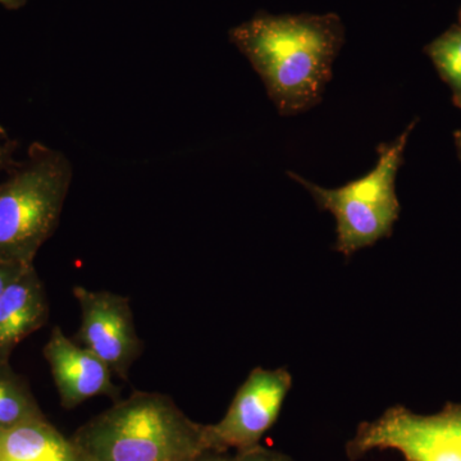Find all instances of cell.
<instances>
[{"label": "cell", "instance_id": "cell-1", "mask_svg": "<svg viewBox=\"0 0 461 461\" xmlns=\"http://www.w3.org/2000/svg\"><path fill=\"white\" fill-rule=\"evenodd\" d=\"M229 38L262 78L278 113L288 117L320 104L345 44V26L336 14L262 11L232 27Z\"/></svg>", "mask_w": 461, "mask_h": 461}, {"label": "cell", "instance_id": "cell-2", "mask_svg": "<svg viewBox=\"0 0 461 461\" xmlns=\"http://www.w3.org/2000/svg\"><path fill=\"white\" fill-rule=\"evenodd\" d=\"M84 461H209L205 424L191 420L171 396L135 391L76 430Z\"/></svg>", "mask_w": 461, "mask_h": 461}, {"label": "cell", "instance_id": "cell-3", "mask_svg": "<svg viewBox=\"0 0 461 461\" xmlns=\"http://www.w3.org/2000/svg\"><path fill=\"white\" fill-rule=\"evenodd\" d=\"M72 181L65 154L33 142L0 184V262L33 266L59 223Z\"/></svg>", "mask_w": 461, "mask_h": 461}, {"label": "cell", "instance_id": "cell-4", "mask_svg": "<svg viewBox=\"0 0 461 461\" xmlns=\"http://www.w3.org/2000/svg\"><path fill=\"white\" fill-rule=\"evenodd\" d=\"M417 123L418 118L395 140L378 145L375 168L339 189H324L296 173L287 172L288 177L311 193L318 208L330 212L336 218L335 249L342 256L351 257L393 235L402 212L396 195L397 172L402 166L403 151Z\"/></svg>", "mask_w": 461, "mask_h": 461}, {"label": "cell", "instance_id": "cell-5", "mask_svg": "<svg viewBox=\"0 0 461 461\" xmlns=\"http://www.w3.org/2000/svg\"><path fill=\"white\" fill-rule=\"evenodd\" d=\"M393 450L406 461H461V403L420 415L393 406L378 420L363 421L346 445L350 460L372 451Z\"/></svg>", "mask_w": 461, "mask_h": 461}, {"label": "cell", "instance_id": "cell-6", "mask_svg": "<svg viewBox=\"0 0 461 461\" xmlns=\"http://www.w3.org/2000/svg\"><path fill=\"white\" fill-rule=\"evenodd\" d=\"M293 386L286 369L254 368L240 386L222 420L205 424V436L212 453L257 447L275 426L285 400Z\"/></svg>", "mask_w": 461, "mask_h": 461}, {"label": "cell", "instance_id": "cell-7", "mask_svg": "<svg viewBox=\"0 0 461 461\" xmlns=\"http://www.w3.org/2000/svg\"><path fill=\"white\" fill-rule=\"evenodd\" d=\"M72 293L81 312L75 341L107 364L112 373L127 381L133 364L144 351L130 300L111 291H94L84 286H75Z\"/></svg>", "mask_w": 461, "mask_h": 461}, {"label": "cell", "instance_id": "cell-8", "mask_svg": "<svg viewBox=\"0 0 461 461\" xmlns=\"http://www.w3.org/2000/svg\"><path fill=\"white\" fill-rule=\"evenodd\" d=\"M60 405L72 411L96 396H108L117 402L121 388L112 381L111 368L95 354L67 338L60 327L51 330L44 346Z\"/></svg>", "mask_w": 461, "mask_h": 461}, {"label": "cell", "instance_id": "cell-9", "mask_svg": "<svg viewBox=\"0 0 461 461\" xmlns=\"http://www.w3.org/2000/svg\"><path fill=\"white\" fill-rule=\"evenodd\" d=\"M50 303L33 266L27 267L0 296V363L9 362L23 339L45 326Z\"/></svg>", "mask_w": 461, "mask_h": 461}, {"label": "cell", "instance_id": "cell-10", "mask_svg": "<svg viewBox=\"0 0 461 461\" xmlns=\"http://www.w3.org/2000/svg\"><path fill=\"white\" fill-rule=\"evenodd\" d=\"M74 445L45 420L0 430V461H78Z\"/></svg>", "mask_w": 461, "mask_h": 461}, {"label": "cell", "instance_id": "cell-11", "mask_svg": "<svg viewBox=\"0 0 461 461\" xmlns=\"http://www.w3.org/2000/svg\"><path fill=\"white\" fill-rule=\"evenodd\" d=\"M39 420L45 417L29 384L9 362L0 363V430Z\"/></svg>", "mask_w": 461, "mask_h": 461}, {"label": "cell", "instance_id": "cell-12", "mask_svg": "<svg viewBox=\"0 0 461 461\" xmlns=\"http://www.w3.org/2000/svg\"><path fill=\"white\" fill-rule=\"evenodd\" d=\"M439 77L451 90L455 107L461 111V25L448 27L424 47Z\"/></svg>", "mask_w": 461, "mask_h": 461}, {"label": "cell", "instance_id": "cell-13", "mask_svg": "<svg viewBox=\"0 0 461 461\" xmlns=\"http://www.w3.org/2000/svg\"><path fill=\"white\" fill-rule=\"evenodd\" d=\"M211 461H293L288 455L281 451L257 446L249 450L236 451L235 455H217Z\"/></svg>", "mask_w": 461, "mask_h": 461}, {"label": "cell", "instance_id": "cell-14", "mask_svg": "<svg viewBox=\"0 0 461 461\" xmlns=\"http://www.w3.org/2000/svg\"><path fill=\"white\" fill-rule=\"evenodd\" d=\"M30 266L0 262V296L7 290L12 282L16 281L23 272Z\"/></svg>", "mask_w": 461, "mask_h": 461}, {"label": "cell", "instance_id": "cell-15", "mask_svg": "<svg viewBox=\"0 0 461 461\" xmlns=\"http://www.w3.org/2000/svg\"><path fill=\"white\" fill-rule=\"evenodd\" d=\"M17 147V142L11 140V139L0 147V173L8 171L14 165V157Z\"/></svg>", "mask_w": 461, "mask_h": 461}, {"label": "cell", "instance_id": "cell-16", "mask_svg": "<svg viewBox=\"0 0 461 461\" xmlns=\"http://www.w3.org/2000/svg\"><path fill=\"white\" fill-rule=\"evenodd\" d=\"M0 5L9 11H18V9L25 7L27 0H0Z\"/></svg>", "mask_w": 461, "mask_h": 461}, {"label": "cell", "instance_id": "cell-17", "mask_svg": "<svg viewBox=\"0 0 461 461\" xmlns=\"http://www.w3.org/2000/svg\"><path fill=\"white\" fill-rule=\"evenodd\" d=\"M454 142L455 148H456L457 157H459L461 162V130H456L454 132Z\"/></svg>", "mask_w": 461, "mask_h": 461}, {"label": "cell", "instance_id": "cell-18", "mask_svg": "<svg viewBox=\"0 0 461 461\" xmlns=\"http://www.w3.org/2000/svg\"><path fill=\"white\" fill-rule=\"evenodd\" d=\"M9 140L8 133L5 131V129H3L2 126H0V147H2L5 142H7Z\"/></svg>", "mask_w": 461, "mask_h": 461}, {"label": "cell", "instance_id": "cell-19", "mask_svg": "<svg viewBox=\"0 0 461 461\" xmlns=\"http://www.w3.org/2000/svg\"><path fill=\"white\" fill-rule=\"evenodd\" d=\"M457 23H459V25H461V8L459 11V16H457Z\"/></svg>", "mask_w": 461, "mask_h": 461}, {"label": "cell", "instance_id": "cell-20", "mask_svg": "<svg viewBox=\"0 0 461 461\" xmlns=\"http://www.w3.org/2000/svg\"><path fill=\"white\" fill-rule=\"evenodd\" d=\"M215 456H217V455H215ZM213 457H214V456H213ZM213 457H212V459H213ZM212 459H211V460H212ZM211 460H209V461H211Z\"/></svg>", "mask_w": 461, "mask_h": 461}, {"label": "cell", "instance_id": "cell-21", "mask_svg": "<svg viewBox=\"0 0 461 461\" xmlns=\"http://www.w3.org/2000/svg\"><path fill=\"white\" fill-rule=\"evenodd\" d=\"M78 457H80V456H78ZM78 461H84V460H83V459H80V460H78Z\"/></svg>", "mask_w": 461, "mask_h": 461}]
</instances>
